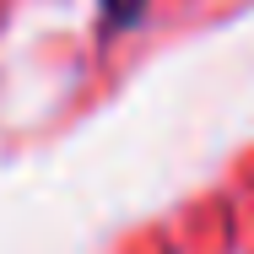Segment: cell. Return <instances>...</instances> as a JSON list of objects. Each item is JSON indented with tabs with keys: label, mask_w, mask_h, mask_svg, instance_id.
Wrapping results in <instances>:
<instances>
[{
	"label": "cell",
	"mask_w": 254,
	"mask_h": 254,
	"mask_svg": "<svg viewBox=\"0 0 254 254\" xmlns=\"http://www.w3.org/2000/svg\"><path fill=\"white\" fill-rule=\"evenodd\" d=\"M141 11H146V0H103V27L108 33L130 27V22H141Z\"/></svg>",
	"instance_id": "cell-1"
}]
</instances>
